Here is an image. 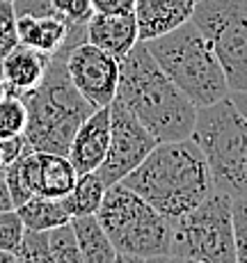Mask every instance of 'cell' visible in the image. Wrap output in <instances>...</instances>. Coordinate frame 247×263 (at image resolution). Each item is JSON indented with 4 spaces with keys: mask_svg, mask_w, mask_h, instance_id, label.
I'll list each match as a JSON object with an SVG mask.
<instances>
[{
    "mask_svg": "<svg viewBox=\"0 0 247 263\" xmlns=\"http://www.w3.org/2000/svg\"><path fill=\"white\" fill-rule=\"evenodd\" d=\"M115 99L128 108L158 142H174L193 135L197 105L163 71L144 42L135 44L119 62Z\"/></svg>",
    "mask_w": 247,
    "mask_h": 263,
    "instance_id": "obj_1",
    "label": "cell"
},
{
    "mask_svg": "<svg viewBox=\"0 0 247 263\" xmlns=\"http://www.w3.org/2000/svg\"><path fill=\"white\" fill-rule=\"evenodd\" d=\"M169 222L199 206L215 190L204 154L193 138L158 142L124 181Z\"/></svg>",
    "mask_w": 247,
    "mask_h": 263,
    "instance_id": "obj_2",
    "label": "cell"
},
{
    "mask_svg": "<svg viewBox=\"0 0 247 263\" xmlns=\"http://www.w3.org/2000/svg\"><path fill=\"white\" fill-rule=\"evenodd\" d=\"M73 44L64 42L58 53L50 55L44 80L30 94L21 96L28 110V124L23 135L34 151L67 156L75 130L97 110L69 78L67 50Z\"/></svg>",
    "mask_w": 247,
    "mask_h": 263,
    "instance_id": "obj_3",
    "label": "cell"
},
{
    "mask_svg": "<svg viewBox=\"0 0 247 263\" xmlns=\"http://www.w3.org/2000/svg\"><path fill=\"white\" fill-rule=\"evenodd\" d=\"M156 62L176 83L197 108L218 103L229 96L222 64L211 42L193 21L179 25L172 32L144 42Z\"/></svg>",
    "mask_w": 247,
    "mask_h": 263,
    "instance_id": "obj_4",
    "label": "cell"
},
{
    "mask_svg": "<svg viewBox=\"0 0 247 263\" xmlns=\"http://www.w3.org/2000/svg\"><path fill=\"white\" fill-rule=\"evenodd\" d=\"M190 138L208 163L215 190L247 197V119L231 96L197 108Z\"/></svg>",
    "mask_w": 247,
    "mask_h": 263,
    "instance_id": "obj_5",
    "label": "cell"
},
{
    "mask_svg": "<svg viewBox=\"0 0 247 263\" xmlns=\"http://www.w3.org/2000/svg\"><path fill=\"white\" fill-rule=\"evenodd\" d=\"M97 220L119 254L140 259L169 254L172 222L124 183L105 188Z\"/></svg>",
    "mask_w": 247,
    "mask_h": 263,
    "instance_id": "obj_6",
    "label": "cell"
},
{
    "mask_svg": "<svg viewBox=\"0 0 247 263\" xmlns=\"http://www.w3.org/2000/svg\"><path fill=\"white\" fill-rule=\"evenodd\" d=\"M234 197L213 190L199 206L172 220L169 254L206 263H236Z\"/></svg>",
    "mask_w": 247,
    "mask_h": 263,
    "instance_id": "obj_7",
    "label": "cell"
},
{
    "mask_svg": "<svg viewBox=\"0 0 247 263\" xmlns=\"http://www.w3.org/2000/svg\"><path fill=\"white\" fill-rule=\"evenodd\" d=\"M190 21L213 46L229 92H247V0H199Z\"/></svg>",
    "mask_w": 247,
    "mask_h": 263,
    "instance_id": "obj_8",
    "label": "cell"
},
{
    "mask_svg": "<svg viewBox=\"0 0 247 263\" xmlns=\"http://www.w3.org/2000/svg\"><path fill=\"white\" fill-rule=\"evenodd\" d=\"M158 140L140 124V119L117 99L110 103V144L103 163L97 170L101 181L115 185L124 181L156 149Z\"/></svg>",
    "mask_w": 247,
    "mask_h": 263,
    "instance_id": "obj_9",
    "label": "cell"
},
{
    "mask_svg": "<svg viewBox=\"0 0 247 263\" xmlns=\"http://www.w3.org/2000/svg\"><path fill=\"white\" fill-rule=\"evenodd\" d=\"M119 62L122 60L89 42H80L67 50L69 78L92 108H105L115 101L119 83Z\"/></svg>",
    "mask_w": 247,
    "mask_h": 263,
    "instance_id": "obj_10",
    "label": "cell"
},
{
    "mask_svg": "<svg viewBox=\"0 0 247 263\" xmlns=\"http://www.w3.org/2000/svg\"><path fill=\"white\" fill-rule=\"evenodd\" d=\"M25 188L30 195L62 199L75 185L78 172L71 165L69 156L50 154V151H28L21 160H16Z\"/></svg>",
    "mask_w": 247,
    "mask_h": 263,
    "instance_id": "obj_11",
    "label": "cell"
},
{
    "mask_svg": "<svg viewBox=\"0 0 247 263\" xmlns=\"http://www.w3.org/2000/svg\"><path fill=\"white\" fill-rule=\"evenodd\" d=\"M110 144V105L97 108L75 130L71 146H69V160L78 174L97 172L108 154Z\"/></svg>",
    "mask_w": 247,
    "mask_h": 263,
    "instance_id": "obj_12",
    "label": "cell"
},
{
    "mask_svg": "<svg viewBox=\"0 0 247 263\" xmlns=\"http://www.w3.org/2000/svg\"><path fill=\"white\" fill-rule=\"evenodd\" d=\"M199 0H135V21L140 42L163 37L188 23Z\"/></svg>",
    "mask_w": 247,
    "mask_h": 263,
    "instance_id": "obj_13",
    "label": "cell"
},
{
    "mask_svg": "<svg viewBox=\"0 0 247 263\" xmlns=\"http://www.w3.org/2000/svg\"><path fill=\"white\" fill-rule=\"evenodd\" d=\"M50 55L34 50L25 44H16L3 60H0V76L7 85L9 96H25L30 94L46 76Z\"/></svg>",
    "mask_w": 247,
    "mask_h": 263,
    "instance_id": "obj_14",
    "label": "cell"
},
{
    "mask_svg": "<svg viewBox=\"0 0 247 263\" xmlns=\"http://www.w3.org/2000/svg\"><path fill=\"white\" fill-rule=\"evenodd\" d=\"M87 42L115 55L117 60H124L128 50L140 42L135 14L94 12L87 21Z\"/></svg>",
    "mask_w": 247,
    "mask_h": 263,
    "instance_id": "obj_15",
    "label": "cell"
},
{
    "mask_svg": "<svg viewBox=\"0 0 247 263\" xmlns=\"http://www.w3.org/2000/svg\"><path fill=\"white\" fill-rule=\"evenodd\" d=\"M69 23L58 14L50 16H32V14H16L18 44L42 50L46 55L58 53L69 37Z\"/></svg>",
    "mask_w": 247,
    "mask_h": 263,
    "instance_id": "obj_16",
    "label": "cell"
},
{
    "mask_svg": "<svg viewBox=\"0 0 247 263\" xmlns=\"http://www.w3.org/2000/svg\"><path fill=\"white\" fill-rule=\"evenodd\" d=\"M71 229L78 242L83 263H115L119 252L115 250L112 240L103 231L97 215L71 217Z\"/></svg>",
    "mask_w": 247,
    "mask_h": 263,
    "instance_id": "obj_17",
    "label": "cell"
},
{
    "mask_svg": "<svg viewBox=\"0 0 247 263\" xmlns=\"http://www.w3.org/2000/svg\"><path fill=\"white\" fill-rule=\"evenodd\" d=\"M28 231H53L62 224H69L71 217L64 211L62 199H50V197L32 195L25 204L16 209Z\"/></svg>",
    "mask_w": 247,
    "mask_h": 263,
    "instance_id": "obj_18",
    "label": "cell"
},
{
    "mask_svg": "<svg viewBox=\"0 0 247 263\" xmlns=\"http://www.w3.org/2000/svg\"><path fill=\"white\" fill-rule=\"evenodd\" d=\"M105 195V183L101 181L97 172L78 174L75 185L69 195L62 197V206L69 217H83V215H97L101 209V201Z\"/></svg>",
    "mask_w": 247,
    "mask_h": 263,
    "instance_id": "obj_19",
    "label": "cell"
},
{
    "mask_svg": "<svg viewBox=\"0 0 247 263\" xmlns=\"http://www.w3.org/2000/svg\"><path fill=\"white\" fill-rule=\"evenodd\" d=\"M16 263H53V254H50V240L48 231H28L14 252Z\"/></svg>",
    "mask_w": 247,
    "mask_h": 263,
    "instance_id": "obj_20",
    "label": "cell"
},
{
    "mask_svg": "<svg viewBox=\"0 0 247 263\" xmlns=\"http://www.w3.org/2000/svg\"><path fill=\"white\" fill-rule=\"evenodd\" d=\"M28 124V110L18 96H5L0 101V140L21 135Z\"/></svg>",
    "mask_w": 247,
    "mask_h": 263,
    "instance_id": "obj_21",
    "label": "cell"
},
{
    "mask_svg": "<svg viewBox=\"0 0 247 263\" xmlns=\"http://www.w3.org/2000/svg\"><path fill=\"white\" fill-rule=\"evenodd\" d=\"M48 240H50L53 263H83V256H80L78 242H75V236L71 229V222L48 231Z\"/></svg>",
    "mask_w": 247,
    "mask_h": 263,
    "instance_id": "obj_22",
    "label": "cell"
},
{
    "mask_svg": "<svg viewBox=\"0 0 247 263\" xmlns=\"http://www.w3.org/2000/svg\"><path fill=\"white\" fill-rule=\"evenodd\" d=\"M25 236V224L16 209L0 211V250L5 252H16Z\"/></svg>",
    "mask_w": 247,
    "mask_h": 263,
    "instance_id": "obj_23",
    "label": "cell"
},
{
    "mask_svg": "<svg viewBox=\"0 0 247 263\" xmlns=\"http://www.w3.org/2000/svg\"><path fill=\"white\" fill-rule=\"evenodd\" d=\"M234 245L236 263H247V197H234Z\"/></svg>",
    "mask_w": 247,
    "mask_h": 263,
    "instance_id": "obj_24",
    "label": "cell"
},
{
    "mask_svg": "<svg viewBox=\"0 0 247 263\" xmlns=\"http://www.w3.org/2000/svg\"><path fill=\"white\" fill-rule=\"evenodd\" d=\"M50 5H53V12L69 23V28L85 25L94 14L92 0H50Z\"/></svg>",
    "mask_w": 247,
    "mask_h": 263,
    "instance_id": "obj_25",
    "label": "cell"
},
{
    "mask_svg": "<svg viewBox=\"0 0 247 263\" xmlns=\"http://www.w3.org/2000/svg\"><path fill=\"white\" fill-rule=\"evenodd\" d=\"M16 44H18V32H16L14 3L0 0V60L16 46Z\"/></svg>",
    "mask_w": 247,
    "mask_h": 263,
    "instance_id": "obj_26",
    "label": "cell"
},
{
    "mask_svg": "<svg viewBox=\"0 0 247 263\" xmlns=\"http://www.w3.org/2000/svg\"><path fill=\"white\" fill-rule=\"evenodd\" d=\"M28 151H32V146H30L28 138L21 133V135H12V138H5L0 140V154H3V163L5 167H9L12 163H16V160H21Z\"/></svg>",
    "mask_w": 247,
    "mask_h": 263,
    "instance_id": "obj_27",
    "label": "cell"
},
{
    "mask_svg": "<svg viewBox=\"0 0 247 263\" xmlns=\"http://www.w3.org/2000/svg\"><path fill=\"white\" fill-rule=\"evenodd\" d=\"M5 181H7V188H9V195H12V201H14V209H18L21 204L30 199V192L25 188L21 174H18V165L12 163L9 167H5Z\"/></svg>",
    "mask_w": 247,
    "mask_h": 263,
    "instance_id": "obj_28",
    "label": "cell"
},
{
    "mask_svg": "<svg viewBox=\"0 0 247 263\" xmlns=\"http://www.w3.org/2000/svg\"><path fill=\"white\" fill-rule=\"evenodd\" d=\"M14 12L32 14V16H50V14H55L50 0H14Z\"/></svg>",
    "mask_w": 247,
    "mask_h": 263,
    "instance_id": "obj_29",
    "label": "cell"
},
{
    "mask_svg": "<svg viewBox=\"0 0 247 263\" xmlns=\"http://www.w3.org/2000/svg\"><path fill=\"white\" fill-rule=\"evenodd\" d=\"M92 7L103 14H133L135 0H92Z\"/></svg>",
    "mask_w": 247,
    "mask_h": 263,
    "instance_id": "obj_30",
    "label": "cell"
},
{
    "mask_svg": "<svg viewBox=\"0 0 247 263\" xmlns=\"http://www.w3.org/2000/svg\"><path fill=\"white\" fill-rule=\"evenodd\" d=\"M9 209H14V201L12 195H9L7 181H5V172H0V211H9Z\"/></svg>",
    "mask_w": 247,
    "mask_h": 263,
    "instance_id": "obj_31",
    "label": "cell"
},
{
    "mask_svg": "<svg viewBox=\"0 0 247 263\" xmlns=\"http://www.w3.org/2000/svg\"><path fill=\"white\" fill-rule=\"evenodd\" d=\"M229 94H231V101L238 105V110L245 115V119H247V92H229Z\"/></svg>",
    "mask_w": 247,
    "mask_h": 263,
    "instance_id": "obj_32",
    "label": "cell"
},
{
    "mask_svg": "<svg viewBox=\"0 0 247 263\" xmlns=\"http://www.w3.org/2000/svg\"><path fill=\"white\" fill-rule=\"evenodd\" d=\"M144 263H176V256L174 254H158V256L144 259Z\"/></svg>",
    "mask_w": 247,
    "mask_h": 263,
    "instance_id": "obj_33",
    "label": "cell"
},
{
    "mask_svg": "<svg viewBox=\"0 0 247 263\" xmlns=\"http://www.w3.org/2000/svg\"><path fill=\"white\" fill-rule=\"evenodd\" d=\"M115 263H144V259H140V256H133V254H117Z\"/></svg>",
    "mask_w": 247,
    "mask_h": 263,
    "instance_id": "obj_34",
    "label": "cell"
},
{
    "mask_svg": "<svg viewBox=\"0 0 247 263\" xmlns=\"http://www.w3.org/2000/svg\"><path fill=\"white\" fill-rule=\"evenodd\" d=\"M0 263H16V256H14L12 252L0 250Z\"/></svg>",
    "mask_w": 247,
    "mask_h": 263,
    "instance_id": "obj_35",
    "label": "cell"
},
{
    "mask_svg": "<svg viewBox=\"0 0 247 263\" xmlns=\"http://www.w3.org/2000/svg\"><path fill=\"white\" fill-rule=\"evenodd\" d=\"M5 96H9V94H7V85H5L3 76H0V101H3V99H5Z\"/></svg>",
    "mask_w": 247,
    "mask_h": 263,
    "instance_id": "obj_36",
    "label": "cell"
},
{
    "mask_svg": "<svg viewBox=\"0 0 247 263\" xmlns=\"http://www.w3.org/2000/svg\"><path fill=\"white\" fill-rule=\"evenodd\" d=\"M176 263H206V261H197V259H183V256H176Z\"/></svg>",
    "mask_w": 247,
    "mask_h": 263,
    "instance_id": "obj_37",
    "label": "cell"
},
{
    "mask_svg": "<svg viewBox=\"0 0 247 263\" xmlns=\"http://www.w3.org/2000/svg\"><path fill=\"white\" fill-rule=\"evenodd\" d=\"M0 172H5V163H3V154H0Z\"/></svg>",
    "mask_w": 247,
    "mask_h": 263,
    "instance_id": "obj_38",
    "label": "cell"
},
{
    "mask_svg": "<svg viewBox=\"0 0 247 263\" xmlns=\"http://www.w3.org/2000/svg\"><path fill=\"white\" fill-rule=\"evenodd\" d=\"M9 3H14V0H9Z\"/></svg>",
    "mask_w": 247,
    "mask_h": 263,
    "instance_id": "obj_39",
    "label": "cell"
}]
</instances>
